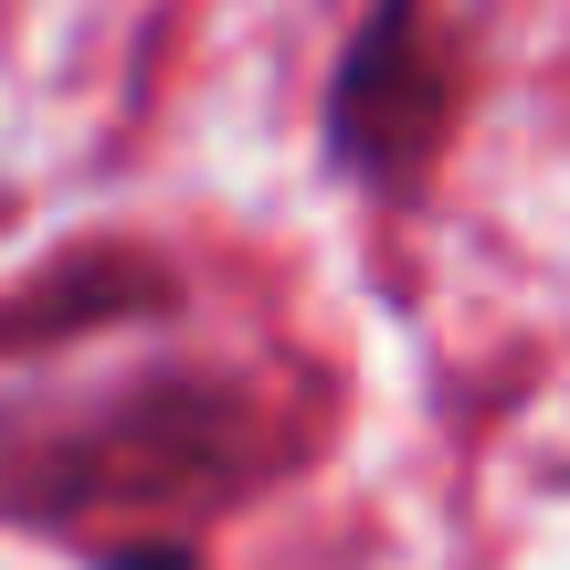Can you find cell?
<instances>
[{
  "instance_id": "6da1fadb",
  "label": "cell",
  "mask_w": 570,
  "mask_h": 570,
  "mask_svg": "<svg viewBox=\"0 0 570 570\" xmlns=\"http://www.w3.org/2000/svg\"><path fill=\"white\" fill-rule=\"evenodd\" d=\"M254 475H265V412L223 370H138L117 391L0 412V529L106 550L138 529H190Z\"/></svg>"
},
{
  "instance_id": "3957f363",
  "label": "cell",
  "mask_w": 570,
  "mask_h": 570,
  "mask_svg": "<svg viewBox=\"0 0 570 570\" xmlns=\"http://www.w3.org/2000/svg\"><path fill=\"white\" fill-rule=\"evenodd\" d=\"M169 306H180V275L159 254L75 244L0 296V360H53L63 338H96V327H127V317H169Z\"/></svg>"
},
{
  "instance_id": "277c9868",
  "label": "cell",
  "mask_w": 570,
  "mask_h": 570,
  "mask_svg": "<svg viewBox=\"0 0 570 570\" xmlns=\"http://www.w3.org/2000/svg\"><path fill=\"white\" fill-rule=\"evenodd\" d=\"M96 570H202V539L190 529H138V539H106V550H85Z\"/></svg>"
},
{
  "instance_id": "7a4b0ae2",
  "label": "cell",
  "mask_w": 570,
  "mask_h": 570,
  "mask_svg": "<svg viewBox=\"0 0 570 570\" xmlns=\"http://www.w3.org/2000/svg\"><path fill=\"white\" fill-rule=\"evenodd\" d=\"M317 138L327 169L381 202L433 180L454 138V32H444V0H370L360 32H348L338 75H327L317 106Z\"/></svg>"
}]
</instances>
